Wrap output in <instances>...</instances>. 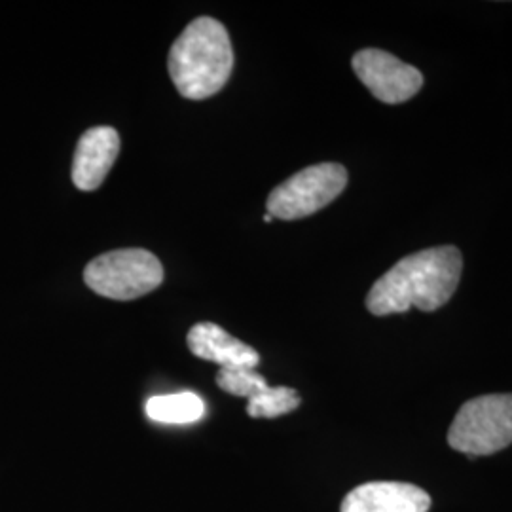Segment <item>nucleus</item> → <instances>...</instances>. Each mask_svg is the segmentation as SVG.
I'll use <instances>...</instances> for the list:
<instances>
[{"label": "nucleus", "instance_id": "1", "mask_svg": "<svg viewBox=\"0 0 512 512\" xmlns=\"http://www.w3.org/2000/svg\"><path fill=\"white\" fill-rule=\"evenodd\" d=\"M463 258L458 247L442 245L404 256L382 275L366 296V308L385 317L412 308L437 311L458 289Z\"/></svg>", "mask_w": 512, "mask_h": 512}, {"label": "nucleus", "instance_id": "13", "mask_svg": "<svg viewBox=\"0 0 512 512\" xmlns=\"http://www.w3.org/2000/svg\"><path fill=\"white\" fill-rule=\"evenodd\" d=\"M264 220H266V222H272V220H274V217H272V215H266V217H264Z\"/></svg>", "mask_w": 512, "mask_h": 512}, {"label": "nucleus", "instance_id": "2", "mask_svg": "<svg viewBox=\"0 0 512 512\" xmlns=\"http://www.w3.org/2000/svg\"><path fill=\"white\" fill-rule=\"evenodd\" d=\"M169 76L186 99L202 101L219 93L234 69V50L226 27L213 18L186 25L169 50Z\"/></svg>", "mask_w": 512, "mask_h": 512}, {"label": "nucleus", "instance_id": "8", "mask_svg": "<svg viewBox=\"0 0 512 512\" xmlns=\"http://www.w3.org/2000/svg\"><path fill=\"white\" fill-rule=\"evenodd\" d=\"M431 497L406 482H368L351 490L340 512H427Z\"/></svg>", "mask_w": 512, "mask_h": 512}, {"label": "nucleus", "instance_id": "7", "mask_svg": "<svg viewBox=\"0 0 512 512\" xmlns=\"http://www.w3.org/2000/svg\"><path fill=\"white\" fill-rule=\"evenodd\" d=\"M120 152V135L114 128L88 129L74 152L73 183L78 190L92 192L107 179Z\"/></svg>", "mask_w": 512, "mask_h": 512}, {"label": "nucleus", "instance_id": "12", "mask_svg": "<svg viewBox=\"0 0 512 512\" xmlns=\"http://www.w3.org/2000/svg\"><path fill=\"white\" fill-rule=\"evenodd\" d=\"M217 385L230 395L253 399L268 387V382L255 368H220Z\"/></svg>", "mask_w": 512, "mask_h": 512}, {"label": "nucleus", "instance_id": "11", "mask_svg": "<svg viewBox=\"0 0 512 512\" xmlns=\"http://www.w3.org/2000/svg\"><path fill=\"white\" fill-rule=\"evenodd\" d=\"M300 406V397L293 387H266L247 404V414L251 418H279L294 412Z\"/></svg>", "mask_w": 512, "mask_h": 512}, {"label": "nucleus", "instance_id": "10", "mask_svg": "<svg viewBox=\"0 0 512 512\" xmlns=\"http://www.w3.org/2000/svg\"><path fill=\"white\" fill-rule=\"evenodd\" d=\"M145 410L152 421L184 425L202 420L205 404L196 393H175L148 399Z\"/></svg>", "mask_w": 512, "mask_h": 512}, {"label": "nucleus", "instance_id": "9", "mask_svg": "<svg viewBox=\"0 0 512 512\" xmlns=\"http://www.w3.org/2000/svg\"><path fill=\"white\" fill-rule=\"evenodd\" d=\"M188 349L203 361L215 363L220 368H256L260 355L215 323L194 325L188 338Z\"/></svg>", "mask_w": 512, "mask_h": 512}, {"label": "nucleus", "instance_id": "5", "mask_svg": "<svg viewBox=\"0 0 512 512\" xmlns=\"http://www.w3.org/2000/svg\"><path fill=\"white\" fill-rule=\"evenodd\" d=\"M346 186L348 171L344 165H310L275 188L266 202L268 215L281 220L310 217L334 202Z\"/></svg>", "mask_w": 512, "mask_h": 512}, {"label": "nucleus", "instance_id": "4", "mask_svg": "<svg viewBox=\"0 0 512 512\" xmlns=\"http://www.w3.org/2000/svg\"><path fill=\"white\" fill-rule=\"evenodd\" d=\"M84 281L99 296L135 300L162 285L164 266L147 249H118L93 258Z\"/></svg>", "mask_w": 512, "mask_h": 512}, {"label": "nucleus", "instance_id": "3", "mask_svg": "<svg viewBox=\"0 0 512 512\" xmlns=\"http://www.w3.org/2000/svg\"><path fill=\"white\" fill-rule=\"evenodd\" d=\"M448 444L471 458L492 456L512 444V393L482 395L459 408Z\"/></svg>", "mask_w": 512, "mask_h": 512}, {"label": "nucleus", "instance_id": "6", "mask_svg": "<svg viewBox=\"0 0 512 512\" xmlns=\"http://www.w3.org/2000/svg\"><path fill=\"white\" fill-rule=\"evenodd\" d=\"M351 67L368 92L387 105L412 99L423 88V74L384 50L366 48L351 59Z\"/></svg>", "mask_w": 512, "mask_h": 512}]
</instances>
